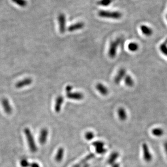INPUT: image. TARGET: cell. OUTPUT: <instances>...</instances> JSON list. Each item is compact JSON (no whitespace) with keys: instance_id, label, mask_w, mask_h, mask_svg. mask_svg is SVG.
Instances as JSON below:
<instances>
[{"instance_id":"1","label":"cell","mask_w":167,"mask_h":167,"mask_svg":"<svg viewBox=\"0 0 167 167\" xmlns=\"http://www.w3.org/2000/svg\"><path fill=\"white\" fill-rule=\"evenodd\" d=\"M24 133L27 139L30 150L33 153H35L37 151V147L34 141V138L33 137V135L29 129L28 128H25L24 129Z\"/></svg>"},{"instance_id":"2","label":"cell","mask_w":167,"mask_h":167,"mask_svg":"<svg viewBox=\"0 0 167 167\" xmlns=\"http://www.w3.org/2000/svg\"><path fill=\"white\" fill-rule=\"evenodd\" d=\"M99 16L102 18L119 19L121 18L122 14L119 12H110L109 11L101 10L98 13Z\"/></svg>"},{"instance_id":"3","label":"cell","mask_w":167,"mask_h":167,"mask_svg":"<svg viewBox=\"0 0 167 167\" xmlns=\"http://www.w3.org/2000/svg\"><path fill=\"white\" fill-rule=\"evenodd\" d=\"M121 42V38H118L111 43L108 52L109 56L110 58H114L115 57L118 47Z\"/></svg>"},{"instance_id":"4","label":"cell","mask_w":167,"mask_h":167,"mask_svg":"<svg viewBox=\"0 0 167 167\" xmlns=\"http://www.w3.org/2000/svg\"><path fill=\"white\" fill-rule=\"evenodd\" d=\"M142 153L144 160L146 162H150L152 161V156L149 151V148L147 144L144 143L142 144Z\"/></svg>"},{"instance_id":"5","label":"cell","mask_w":167,"mask_h":167,"mask_svg":"<svg viewBox=\"0 0 167 167\" xmlns=\"http://www.w3.org/2000/svg\"><path fill=\"white\" fill-rule=\"evenodd\" d=\"M92 144L95 147L97 153L99 154H104L106 152V149L104 148L105 144L103 142L99 141L94 142Z\"/></svg>"},{"instance_id":"6","label":"cell","mask_w":167,"mask_h":167,"mask_svg":"<svg viewBox=\"0 0 167 167\" xmlns=\"http://www.w3.org/2000/svg\"><path fill=\"white\" fill-rule=\"evenodd\" d=\"M58 22L59 24V28L60 33H65L66 31V17L64 14H61L58 16Z\"/></svg>"},{"instance_id":"7","label":"cell","mask_w":167,"mask_h":167,"mask_svg":"<svg viewBox=\"0 0 167 167\" xmlns=\"http://www.w3.org/2000/svg\"><path fill=\"white\" fill-rule=\"evenodd\" d=\"M126 75V70L124 68L120 69L114 79V82L116 84H118L120 83L123 79L125 78Z\"/></svg>"},{"instance_id":"8","label":"cell","mask_w":167,"mask_h":167,"mask_svg":"<svg viewBox=\"0 0 167 167\" xmlns=\"http://www.w3.org/2000/svg\"><path fill=\"white\" fill-rule=\"evenodd\" d=\"M1 104L4 111L7 114H10L12 113L13 109L10 105V102L6 98L3 99L1 100Z\"/></svg>"},{"instance_id":"9","label":"cell","mask_w":167,"mask_h":167,"mask_svg":"<svg viewBox=\"0 0 167 167\" xmlns=\"http://www.w3.org/2000/svg\"><path fill=\"white\" fill-rule=\"evenodd\" d=\"M66 97L68 99L73 100H80L83 99L84 96L83 93L80 92H71L70 93H66Z\"/></svg>"},{"instance_id":"10","label":"cell","mask_w":167,"mask_h":167,"mask_svg":"<svg viewBox=\"0 0 167 167\" xmlns=\"http://www.w3.org/2000/svg\"><path fill=\"white\" fill-rule=\"evenodd\" d=\"M33 80L31 78H26L17 83L15 86L17 88H21L25 86H28L32 83Z\"/></svg>"},{"instance_id":"11","label":"cell","mask_w":167,"mask_h":167,"mask_svg":"<svg viewBox=\"0 0 167 167\" xmlns=\"http://www.w3.org/2000/svg\"><path fill=\"white\" fill-rule=\"evenodd\" d=\"M64 97L61 95L57 97V98L56 99L55 104L54 105V110L57 113H59L60 112L61 106L62 105L64 102Z\"/></svg>"},{"instance_id":"12","label":"cell","mask_w":167,"mask_h":167,"mask_svg":"<svg viewBox=\"0 0 167 167\" xmlns=\"http://www.w3.org/2000/svg\"><path fill=\"white\" fill-rule=\"evenodd\" d=\"M48 134V130L47 129L43 128L41 129L39 136V142L40 144H44L46 143L47 140Z\"/></svg>"},{"instance_id":"13","label":"cell","mask_w":167,"mask_h":167,"mask_svg":"<svg viewBox=\"0 0 167 167\" xmlns=\"http://www.w3.org/2000/svg\"><path fill=\"white\" fill-rule=\"evenodd\" d=\"M84 26H85V24L83 23L79 22V23L70 25L68 27V31L69 32H74V31L82 29L84 27Z\"/></svg>"},{"instance_id":"14","label":"cell","mask_w":167,"mask_h":167,"mask_svg":"<svg viewBox=\"0 0 167 167\" xmlns=\"http://www.w3.org/2000/svg\"><path fill=\"white\" fill-rule=\"evenodd\" d=\"M96 88L97 90L99 92V93L103 95H107V94H108V89L106 86H104L102 84H97L96 86Z\"/></svg>"},{"instance_id":"15","label":"cell","mask_w":167,"mask_h":167,"mask_svg":"<svg viewBox=\"0 0 167 167\" xmlns=\"http://www.w3.org/2000/svg\"><path fill=\"white\" fill-rule=\"evenodd\" d=\"M140 29L142 34L147 36H151L153 34L152 29L146 25H142L140 27Z\"/></svg>"},{"instance_id":"16","label":"cell","mask_w":167,"mask_h":167,"mask_svg":"<svg viewBox=\"0 0 167 167\" xmlns=\"http://www.w3.org/2000/svg\"><path fill=\"white\" fill-rule=\"evenodd\" d=\"M118 115L119 119L121 121H125L127 119V112L124 108L121 107L118 109Z\"/></svg>"},{"instance_id":"17","label":"cell","mask_w":167,"mask_h":167,"mask_svg":"<svg viewBox=\"0 0 167 167\" xmlns=\"http://www.w3.org/2000/svg\"><path fill=\"white\" fill-rule=\"evenodd\" d=\"M119 153L117 152H114L112 153L109 157L107 162L110 165L113 164L114 163H115L116 161L119 157Z\"/></svg>"},{"instance_id":"18","label":"cell","mask_w":167,"mask_h":167,"mask_svg":"<svg viewBox=\"0 0 167 167\" xmlns=\"http://www.w3.org/2000/svg\"><path fill=\"white\" fill-rule=\"evenodd\" d=\"M64 155V149L62 147H60L58 149L56 155L55 157L56 161L57 162H60L63 158Z\"/></svg>"},{"instance_id":"19","label":"cell","mask_w":167,"mask_h":167,"mask_svg":"<svg viewBox=\"0 0 167 167\" xmlns=\"http://www.w3.org/2000/svg\"><path fill=\"white\" fill-rule=\"evenodd\" d=\"M125 83V85L129 87H132L134 84V82L133 79L132 78L131 76L126 75V76L124 78Z\"/></svg>"},{"instance_id":"20","label":"cell","mask_w":167,"mask_h":167,"mask_svg":"<svg viewBox=\"0 0 167 167\" xmlns=\"http://www.w3.org/2000/svg\"><path fill=\"white\" fill-rule=\"evenodd\" d=\"M151 132L153 135L157 137H161L164 134V130L160 128H155L153 129Z\"/></svg>"},{"instance_id":"21","label":"cell","mask_w":167,"mask_h":167,"mask_svg":"<svg viewBox=\"0 0 167 167\" xmlns=\"http://www.w3.org/2000/svg\"><path fill=\"white\" fill-rule=\"evenodd\" d=\"M159 49L162 53L167 57V39L160 45Z\"/></svg>"},{"instance_id":"22","label":"cell","mask_w":167,"mask_h":167,"mask_svg":"<svg viewBox=\"0 0 167 167\" xmlns=\"http://www.w3.org/2000/svg\"><path fill=\"white\" fill-rule=\"evenodd\" d=\"M128 48L129 51L134 52L138 51V50L139 46H138L137 43L131 42L129 44L128 46Z\"/></svg>"},{"instance_id":"23","label":"cell","mask_w":167,"mask_h":167,"mask_svg":"<svg viewBox=\"0 0 167 167\" xmlns=\"http://www.w3.org/2000/svg\"><path fill=\"white\" fill-rule=\"evenodd\" d=\"M113 0H100L98 2L99 5H102L103 6H107L112 2Z\"/></svg>"},{"instance_id":"24","label":"cell","mask_w":167,"mask_h":167,"mask_svg":"<svg viewBox=\"0 0 167 167\" xmlns=\"http://www.w3.org/2000/svg\"><path fill=\"white\" fill-rule=\"evenodd\" d=\"M85 137L86 140L90 141V140H92V139H93V138H94V133H93L92 132H87L85 134Z\"/></svg>"},{"instance_id":"25","label":"cell","mask_w":167,"mask_h":167,"mask_svg":"<svg viewBox=\"0 0 167 167\" xmlns=\"http://www.w3.org/2000/svg\"><path fill=\"white\" fill-rule=\"evenodd\" d=\"M20 164L22 167H29L30 165V164L27 161V160L25 159H22L21 161Z\"/></svg>"},{"instance_id":"26","label":"cell","mask_w":167,"mask_h":167,"mask_svg":"<svg viewBox=\"0 0 167 167\" xmlns=\"http://www.w3.org/2000/svg\"><path fill=\"white\" fill-rule=\"evenodd\" d=\"M73 89V87L71 85H68L66 87V93H70L72 92V90Z\"/></svg>"},{"instance_id":"27","label":"cell","mask_w":167,"mask_h":167,"mask_svg":"<svg viewBox=\"0 0 167 167\" xmlns=\"http://www.w3.org/2000/svg\"><path fill=\"white\" fill-rule=\"evenodd\" d=\"M30 167H40V166L36 162H33L30 165Z\"/></svg>"},{"instance_id":"28","label":"cell","mask_w":167,"mask_h":167,"mask_svg":"<svg viewBox=\"0 0 167 167\" xmlns=\"http://www.w3.org/2000/svg\"><path fill=\"white\" fill-rule=\"evenodd\" d=\"M164 148L165 151L167 155V141L165 142L164 144Z\"/></svg>"},{"instance_id":"29","label":"cell","mask_w":167,"mask_h":167,"mask_svg":"<svg viewBox=\"0 0 167 167\" xmlns=\"http://www.w3.org/2000/svg\"><path fill=\"white\" fill-rule=\"evenodd\" d=\"M112 167H120V164H118V163H114L112 165Z\"/></svg>"},{"instance_id":"30","label":"cell","mask_w":167,"mask_h":167,"mask_svg":"<svg viewBox=\"0 0 167 167\" xmlns=\"http://www.w3.org/2000/svg\"><path fill=\"white\" fill-rule=\"evenodd\" d=\"M89 167V165L88 164H86L83 167Z\"/></svg>"},{"instance_id":"31","label":"cell","mask_w":167,"mask_h":167,"mask_svg":"<svg viewBox=\"0 0 167 167\" xmlns=\"http://www.w3.org/2000/svg\"><path fill=\"white\" fill-rule=\"evenodd\" d=\"M166 19H167V14L166 15Z\"/></svg>"}]
</instances>
